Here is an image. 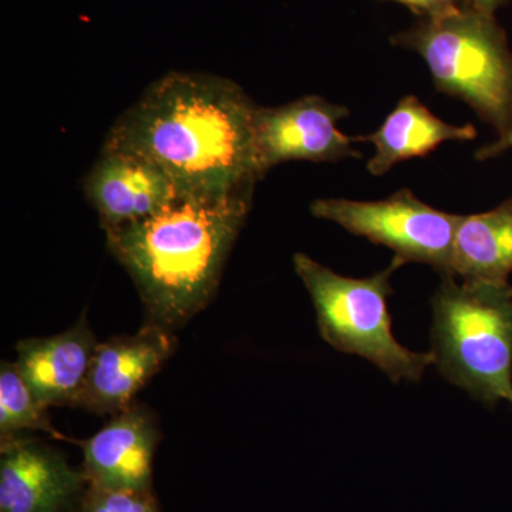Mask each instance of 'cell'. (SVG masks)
<instances>
[{"mask_svg": "<svg viewBox=\"0 0 512 512\" xmlns=\"http://www.w3.org/2000/svg\"><path fill=\"white\" fill-rule=\"evenodd\" d=\"M453 269L464 282L508 284L512 274V198L494 210L464 215L454 245Z\"/></svg>", "mask_w": 512, "mask_h": 512, "instance_id": "obj_14", "label": "cell"}, {"mask_svg": "<svg viewBox=\"0 0 512 512\" xmlns=\"http://www.w3.org/2000/svg\"><path fill=\"white\" fill-rule=\"evenodd\" d=\"M49 407L40 403L28 384L20 376L15 363L2 362L0 366V443L22 436L23 431H43L59 441L69 439L53 426Z\"/></svg>", "mask_w": 512, "mask_h": 512, "instance_id": "obj_15", "label": "cell"}, {"mask_svg": "<svg viewBox=\"0 0 512 512\" xmlns=\"http://www.w3.org/2000/svg\"><path fill=\"white\" fill-rule=\"evenodd\" d=\"M419 53L441 93L466 101L503 136L512 124V52L493 13L468 5L420 18L392 36Z\"/></svg>", "mask_w": 512, "mask_h": 512, "instance_id": "obj_3", "label": "cell"}, {"mask_svg": "<svg viewBox=\"0 0 512 512\" xmlns=\"http://www.w3.org/2000/svg\"><path fill=\"white\" fill-rule=\"evenodd\" d=\"M174 332L144 323L136 335L116 336L97 343L92 363L74 409L100 414L124 412L137 393L173 355Z\"/></svg>", "mask_w": 512, "mask_h": 512, "instance_id": "obj_8", "label": "cell"}, {"mask_svg": "<svg viewBox=\"0 0 512 512\" xmlns=\"http://www.w3.org/2000/svg\"><path fill=\"white\" fill-rule=\"evenodd\" d=\"M382 2L399 3V5L412 10L414 15L420 16V18H431V16L441 15L456 6L466 5V0H382Z\"/></svg>", "mask_w": 512, "mask_h": 512, "instance_id": "obj_17", "label": "cell"}, {"mask_svg": "<svg viewBox=\"0 0 512 512\" xmlns=\"http://www.w3.org/2000/svg\"><path fill=\"white\" fill-rule=\"evenodd\" d=\"M160 441L153 413L134 403L111 416L90 439L79 441L87 487L101 490H153V463Z\"/></svg>", "mask_w": 512, "mask_h": 512, "instance_id": "obj_11", "label": "cell"}, {"mask_svg": "<svg viewBox=\"0 0 512 512\" xmlns=\"http://www.w3.org/2000/svg\"><path fill=\"white\" fill-rule=\"evenodd\" d=\"M433 355L441 375L488 406L512 404L510 284L443 278L433 296Z\"/></svg>", "mask_w": 512, "mask_h": 512, "instance_id": "obj_4", "label": "cell"}, {"mask_svg": "<svg viewBox=\"0 0 512 512\" xmlns=\"http://www.w3.org/2000/svg\"><path fill=\"white\" fill-rule=\"evenodd\" d=\"M313 217L335 222L373 244L392 249L402 264H424L443 278H456L454 245L464 215L436 210L410 190L386 200L353 201L319 198L311 204Z\"/></svg>", "mask_w": 512, "mask_h": 512, "instance_id": "obj_6", "label": "cell"}, {"mask_svg": "<svg viewBox=\"0 0 512 512\" xmlns=\"http://www.w3.org/2000/svg\"><path fill=\"white\" fill-rule=\"evenodd\" d=\"M504 2L505 0H466V5L495 15V10L500 8Z\"/></svg>", "mask_w": 512, "mask_h": 512, "instance_id": "obj_19", "label": "cell"}, {"mask_svg": "<svg viewBox=\"0 0 512 512\" xmlns=\"http://www.w3.org/2000/svg\"><path fill=\"white\" fill-rule=\"evenodd\" d=\"M256 109L234 80L173 70L114 121L101 147L157 164L183 197L255 191Z\"/></svg>", "mask_w": 512, "mask_h": 512, "instance_id": "obj_1", "label": "cell"}, {"mask_svg": "<svg viewBox=\"0 0 512 512\" xmlns=\"http://www.w3.org/2000/svg\"><path fill=\"white\" fill-rule=\"evenodd\" d=\"M77 512H160L154 491L87 487Z\"/></svg>", "mask_w": 512, "mask_h": 512, "instance_id": "obj_16", "label": "cell"}, {"mask_svg": "<svg viewBox=\"0 0 512 512\" xmlns=\"http://www.w3.org/2000/svg\"><path fill=\"white\" fill-rule=\"evenodd\" d=\"M512 150V124L503 136H498L497 140L487 146L481 147L476 153L477 160L485 161L491 158L503 156L507 151Z\"/></svg>", "mask_w": 512, "mask_h": 512, "instance_id": "obj_18", "label": "cell"}, {"mask_svg": "<svg viewBox=\"0 0 512 512\" xmlns=\"http://www.w3.org/2000/svg\"><path fill=\"white\" fill-rule=\"evenodd\" d=\"M87 319L49 338L20 340L16 369L46 407L70 406L82 390L97 346Z\"/></svg>", "mask_w": 512, "mask_h": 512, "instance_id": "obj_12", "label": "cell"}, {"mask_svg": "<svg viewBox=\"0 0 512 512\" xmlns=\"http://www.w3.org/2000/svg\"><path fill=\"white\" fill-rule=\"evenodd\" d=\"M87 490L83 470L28 437L0 443V512H70Z\"/></svg>", "mask_w": 512, "mask_h": 512, "instance_id": "obj_10", "label": "cell"}, {"mask_svg": "<svg viewBox=\"0 0 512 512\" xmlns=\"http://www.w3.org/2000/svg\"><path fill=\"white\" fill-rule=\"evenodd\" d=\"M252 198L254 191L183 197L147 220L104 232L136 285L144 323L175 332L210 305Z\"/></svg>", "mask_w": 512, "mask_h": 512, "instance_id": "obj_2", "label": "cell"}, {"mask_svg": "<svg viewBox=\"0 0 512 512\" xmlns=\"http://www.w3.org/2000/svg\"><path fill=\"white\" fill-rule=\"evenodd\" d=\"M350 114L340 104L311 94L278 107L258 106L254 120V150L259 181L276 165L289 161L335 163L359 158L355 138L339 130Z\"/></svg>", "mask_w": 512, "mask_h": 512, "instance_id": "obj_7", "label": "cell"}, {"mask_svg": "<svg viewBox=\"0 0 512 512\" xmlns=\"http://www.w3.org/2000/svg\"><path fill=\"white\" fill-rule=\"evenodd\" d=\"M476 136L477 130L471 124L447 123L434 116L416 96H406L375 133L353 138L356 143L362 141L376 147L367 170L379 177L403 161L426 157L444 141H468Z\"/></svg>", "mask_w": 512, "mask_h": 512, "instance_id": "obj_13", "label": "cell"}, {"mask_svg": "<svg viewBox=\"0 0 512 512\" xmlns=\"http://www.w3.org/2000/svg\"><path fill=\"white\" fill-rule=\"evenodd\" d=\"M402 266L393 259L379 274L355 279L336 274L303 252L293 255V268L311 295L323 340L339 352L365 357L394 383L419 382L424 370L436 363L433 352H412L393 336L387 298L393 293L390 279Z\"/></svg>", "mask_w": 512, "mask_h": 512, "instance_id": "obj_5", "label": "cell"}, {"mask_svg": "<svg viewBox=\"0 0 512 512\" xmlns=\"http://www.w3.org/2000/svg\"><path fill=\"white\" fill-rule=\"evenodd\" d=\"M83 191L104 232L147 220L183 198L157 164L130 151L103 147L84 177Z\"/></svg>", "mask_w": 512, "mask_h": 512, "instance_id": "obj_9", "label": "cell"}]
</instances>
